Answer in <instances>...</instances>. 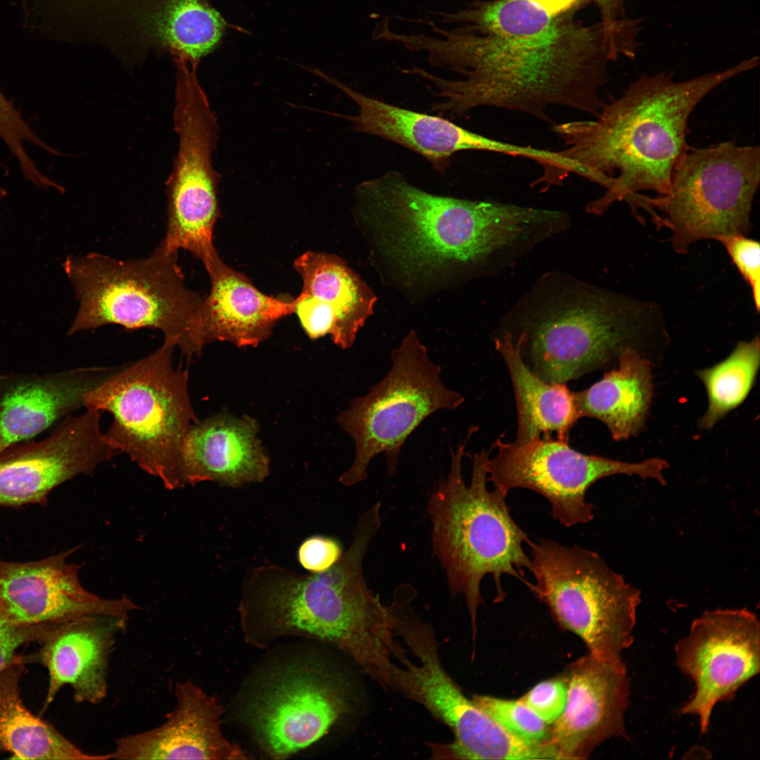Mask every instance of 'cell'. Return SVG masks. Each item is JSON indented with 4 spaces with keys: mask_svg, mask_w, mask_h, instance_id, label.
<instances>
[{
    "mask_svg": "<svg viewBox=\"0 0 760 760\" xmlns=\"http://www.w3.org/2000/svg\"><path fill=\"white\" fill-rule=\"evenodd\" d=\"M521 345V338L514 343L509 332L495 339V348L507 365L514 392V442H528L542 435L543 438H551L553 433L556 439L569 442L570 431L580 418L574 392L565 384L549 383L536 375L524 360Z\"/></svg>",
    "mask_w": 760,
    "mask_h": 760,
    "instance_id": "cell-28",
    "label": "cell"
},
{
    "mask_svg": "<svg viewBox=\"0 0 760 760\" xmlns=\"http://www.w3.org/2000/svg\"><path fill=\"white\" fill-rule=\"evenodd\" d=\"M128 619L91 614L60 623L37 642V651L23 656L25 664L37 663L47 670L44 710L66 685L72 689L77 703L98 704L103 701L108 692L110 656Z\"/></svg>",
    "mask_w": 760,
    "mask_h": 760,
    "instance_id": "cell-21",
    "label": "cell"
},
{
    "mask_svg": "<svg viewBox=\"0 0 760 760\" xmlns=\"http://www.w3.org/2000/svg\"><path fill=\"white\" fill-rule=\"evenodd\" d=\"M527 544L535 578L529 589L583 640L590 654L622 662L623 651L633 642L640 590L595 552L549 539Z\"/></svg>",
    "mask_w": 760,
    "mask_h": 760,
    "instance_id": "cell-10",
    "label": "cell"
},
{
    "mask_svg": "<svg viewBox=\"0 0 760 760\" xmlns=\"http://www.w3.org/2000/svg\"><path fill=\"white\" fill-rule=\"evenodd\" d=\"M175 65L174 125L179 146L167 182V223L162 242L167 249L186 250L204 263L218 253L213 243L220 215L218 175L212 163L218 125L197 68L184 62Z\"/></svg>",
    "mask_w": 760,
    "mask_h": 760,
    "instance_id": "cell-14",
    "label": "cell"
},
{
    "mask_svg": "<svg viewBox=\"0 0 760 760\" xmlns=\"http://www.w3.org/2000/svg\"><path fill=\"white\" fill-rule=\"evenodd\" d=\"M391 357L386 376L337 417L355 445L353 462L339 477L344 486L365 480L369 462L381 452L389 473H394L401 448L413 431L434 412L454 410L464 400L443 385L440 366L429 359L414 332L393 350Z\"/></svg>",
    "mask_w": 760,
    "mask_h": 760,
    "instance_id": "cell-13",
    "label": "cell"
},
{
    "mask_svg": "<svg viewBox=\"0 0 760 760\" xmlns=\"http://www.w3.org/2000/svg\"><path fill=\"white\" fill-rule=\"evenodd\" d=\"M342 554L341 547L337 540L316 536L302 543L298 557L304 569L312 573H319L330 569Z\"/></svg>",
    "mask_w": 760,
    "mask_h": 760,
    "instance_id": "cell-35",
    "label": "cell"
},
{
    "mask_svg": "<svg viewBox=\"0 0 760 760\" xmlns=\"http://www.w3.org/2000/svg\"><path fill=\"white\" fill-rule=\"evenodd\" d=\"M760 366V342L757 335L739 342L731 353L718 363L697 372L705 387L708 405L698 421L700 429H712L747 399Z\"/></svg>",
    "mask_w": 760,
    "mask_h": 760,
    "instance_id": "cell-31",
    "label": "cell"
},
{
    "mask_svg": "<svg viewBox=\"0 0 760 760\" xmlns=\"http://www.w3.org/2000/svg\"><path fill=\"white\" fill-rule=\"evenodd\" d=\"M207 272L210 291L198 312L192 336L194 355L215 341L256 346L270 337L281 318L294 313L287 300L259 291L243 274L221 259Z\"/></svg>",
    "mask_w": 760,
    "mask_h": 760,
    "instance_id": "cell-25",
    "label": "cell"
},
{
    "mask_svg": "<svg viewBox=\"0 0 760 760\" xmlns=\"http://www.w3.org/2000/svg\"><path fill=\"white\" fill-rule=\"evenodd\" d=\"M175 348L164 340L152 353L120 367L84 398L86 409L113 416L104 433L108 444L169 490L182 488L185 441L199 421L189 396V372L173 363Z\"/></svg>",
    "mask_w": 760,
    "mask_h": 760,
    "instance_id": "cell-6",
    "label": "cell"
},
{
    "mask_svg": "<svg viewBox=\"0 0 760 760\" xmlns=\"http://www.w3.org/2000/svg\"><path fill=\"white\" fill-rule=\"evenodd\" d=\"M471 700L480 710L516 739L531 745H550V725L520 699L474 695Z\"/></svg>",
    "mask_w": 760,
    "mask_h": 760,
    "instance_id": "cell-32",
    "label": "cell"
},
{
    "mask_svg": "<svg viewBox=\"0 0 760 760\" xmlns=\"http://www.w3.org/2000/svg\"><path fill=\"white\" fill-rule=\"evenodd\" d=\"M675 653L676 666L695 685L680 713L696 716L704 734L715 705L732 700L759 672V621L745 608L705 612L676 643Z\"/></svg>",
    "mask_w": 760,
    "mask_h": 760,
    "instance_id": "cell-17",
    "label": "cell"
},
{
    "mask_svg": "<svg viewBox=\"0 0 760 760\" xmlns=\"http://www.w3.org/2000/svg\"><path fill=\"white\" fill-rule=\"evenodd\" d=\"M356 208L405 273L429 278L480 264L527 239L549 210L430 194L389 171L360 183Z\"/></svg>",
    "mask_w": 760,
    "mask_h": 760,
    "instance_id": "cell-4",
    "label": "cell"
},
{
    "mask_svg": "<svg viewBox=\"0 0 760 760\" xmlns=\"http://www.w3.org/2000/svg\"><path fill=\"white\" fill-rule=\"evenodd\" d=\"M548 13L555 15L574 8L581 0H532ZM597 6L601 21L606 24H614L622 19L626 15L624 0H591Z\"/></svg>",
    "mask_w": 760,
    "mask_h": 760,
    "instance_id": "cell-38",
    "label": "cell"
},
{
    "mask_svg": "<svg viewBox=\"0 0 760 760\" xmlns=\"http://www.w3.org/2000/svg\"><path fill=\"white\" fill-rule=\"evenodd\" d=\"M630 681L625 664L589 654L570 667L567 699L550 726L549 743L562 759H583L612 737L626 736Z\"/></svg>",
    "mask_w": 760,
    "mask_h": 760,
    "instance_id": "cell-20",
    "label": "cell"
},
{
    "mask_svg": "<svg viewBox=\"0 0 760 760\" xmlns=\"http://www.w3.org/2000/svg\"><path fill=\"white\" fill-rule=\"evenodd\" d=\"M519 699L543 721L552 725L565 709L567 679L557 678L540 682Z\"/></svg>",
    "mask_w": 760,
    "mask_h": 760,
    "instance_id": "cell-34",
    "label": "cell"
},
{
    "mask_svg": "<svg viewBox=\"0 0 760 760\" xmlns=\"http://www.w3.org/2000/svg\"><path fill=\"white\" fill-rule=\"evenodd\" d=\"M416 594H393L394 631L417 658L410 659L398 642L390 669V689L424 707L454 735L450 744L436 745L433 754L462 759H521L528 747L467 698L444 669L433 627L412 607Z\"/></svg>",
    "mask_w": 760,
    "mask_h": 760,
    "instance_id": "cell-12",
    "label": "cell"
},
{
    "mask_svg": "<svg viewBox=\"0 0 760 760\" xmlns=\"http://www.w3.org/2000/svg\"><path fill=\"white\" fill-rule=\"evenodd\" d=\"M99 411L68 416L44 439L0 451V507L44 506L50 493L79 475H91L120 454L107 442Z\"/></svg>",
    "mask_w": 760,
    "mask_h": 760,
    "instance_id": "cell-18",
    "label": "cell"
},
{
    "mask_svg": "<svg viewBox=\"0 0 760 760\" xmlns=\"http://www.w3.org/2000/svg\"><path fill=\"white\" fill-rule=\"evenodd\" d=\"M32 128L13 103L0 89V138L9 148H15L27 140Z\"/></svg>",
    "mask_w": 760,
    "mask_h": 760,
    "instance_id": "cell-37",
    "label": "cell"
},
{
    "mask_svg": "<svg viewBox=\"0 0 760 760\" xmlns=\"http://www.w3.org/2000/svg\"><path fill=\"white\" fill-rule=\"evenodd\" d=\"M759 182L758 146L728 141L688 147L673 170L669 192L640 194L631 208L645 209L657 225L668 228L672 247L683 254L696 241L746 236Z\"/></svg>",
    "mask_w": 760,
    "mask_h": 760,
    "instance_id": "cell-9",
    "label": "cell"
},
{
    "mask_svg": "<svg viewBox=\"0 0 760 760\" xmlns=\"http://www.w3.org/2000/svg\"><path fill=\"white\" fill-rule=\"evenodd\" d=\"M574 8L551 14L532 0H490L454 12H439L443 29L427 25L435 36L417 34L416 51L436 68L462 79L449 80L420 70L443 101L439 115H462L489 106L546 119L549 108H571L595 116L613 61L609 39L599 23L584 25Z\"/></svg>",
    "mask_w": 760,
    "mask_h": 760,
    "instance_id": "cell-1",
    "label": "cell"
},
{
    "mask_svg": "<svg viewBox=\"0 0 760 760\" xmlns=\"http://www.w3.org/2000/svg\"><path fill=\"white\" fill-rule=\"evenodd\" d=\"M174 692L176 705L164 723L118 738L113 759H247L224 736L223 709L215 697L190 680L176 683Z\"/></svg>",
    "mask_w": 760,
    "mask_h": 760,
    "instance_id": "cell-22",
    "label": "cell"
},
{
    "mask_svg": "<svg viewBox=\"0 0 760 760\" xmlns=\"http://www.w3.org/2000/svg\"><path fill=\"white\" fill-rule=\"evenodd\" d=\"M757 65L753 56L683 81L666 72L644 75L603 103L595 118L554 125L566 146L560 153L605 189L588 204L589 212L601 214L616 201L631 205L641 191L666 194L673 170L688 148V122L696 106L715 88Z\"/></svg>",
    "mask_w": 760,
    "mask_h": 760,
    "instance_id": "cell-3",
    "label": "cell"
},
{
    "mask_svg": "<svg viewBox=\"0 0 760 760\" xmlns=\"http://www.w3.org/2000/svg\"><path fill=\"white\" fill-rule=\"evenodd\" d=\"M358 108V114L349 116L353 129L378 136L406 147L425 158L441 171L457 152L478 150L519 157L520 145L507 143L465 129L439 115L403 108L369 97L345 84L328 77Z\"/></svg>",
    "mask_w": 760,
    "mask_h": 760,
    "instance_id": "cell-23",
    "label": "cell"
},
{
    "mask_svg": "<svg viewBox=\"0 0 760 760\" xmlns=\"http://www.w3.org/2000/svg\"><path fill=\"white\" fill-rule=\"evenodd\" d=\"M248 416L218 414L198 421L186 436L182 460V488L215 481L236 488L262 482L270 460Z\"/></svg>",
    "mask_w": 760,
    "mask_h": 760,
    "instance_id": "cell-26",
    "label": "cell"
},
{
    "mask_svg": "<svg viewBox=\"0 0 760 760\" xmlns=\"http://www.w3.org/2000/svg\"><path fill=\"white\" fill-rule=\"evenodd\" d=\"M6 195V191L0 187V201L2 200Z\"/></svg>",
    "mask_w": 760,
    "mask_h": 760,
    "instance_id": "cell-39",
    "label": "cell"
},
{
    "mask_svg": "<svg viewBox=\"0 0 760 760\" xmlns=\"http://www.w3.org/2000/svg\"><path fill=\"white\" fill-rule=\"evenodd\" d=\"M563 441L538 438L508 443L498 438L495 457L487 463L488 481L505 495L526 488L545 497L553 519L566 527L586 524L594 518L593 505L585 500L589 488L604 477L624 474L666 483L667 461L652 457L626 462L581 453Z\"/></svg>",
    "mask_w": 760,
    "mask_h": 760,
    "instance_id": "cell-15",
    "label": "cell"
},
{
    "mask_svg": "<svg viewBox=\"0 0 760 760\" xmlns=\"http://www.w3.org/2000/svg\"><path fill=\"white\" fill-rule=\"evenodd\" d=\"M380 526L374 504L360 515L347 550L322 572L305 574L273 564L250 569L239 604L246 641L260 648L290 636L329 643L389 690L395 616L391 604L368 588L362 570Z\"/></svg>",
    "mask_w": 760,
    "mask_h": 760,
    "instance_id": "cell-2",
    "label": "cell"
},
{
    "mask_svg": "<svg viewBox=\"0 0 760 760\" xmlns=\"http://www.w3.org/2000/svg\"><path fill=\"white\" fill-rule=\"evenodd\" d=\"M177 252L162 242L147 258L121 260L100 253L69 255L64 270L80 302L68 335L106 324L158 329L182 355L203 298L185 285Z\"/></svg>",
    "mask_w": 760,
    "mask_h": 760,
    "instance_id": "cell-7",
    "label": "cell"
},
{
    "mask_svg": "<svg viewBox=\"0 0 760 760\" xmlns=\"http://www.w3.org/2000/svg\"><path fill=\"white\" fill-rule=\"evenodd\" d=\"M585 293L552 307L520 334L530 369L566 384L616 363L628 348L654 362L669 338L659 308L603 290Z\"/></svg>",
    "mask_w": 760,
    "mask_h": 760,
    "instance_id": "cell-8",
    "label": "cell"
},
{
    "mask_svg": "<svg viewBox=\"0 0 760 760\" xmlns=\"http://www.w3.org/2000/svg\"><path fill=\"white\" fill-rule=\"evenodd\" d=\"M120 367H88L37 375H0V451L36 436L84 407L87 393Z\"/></svg>",
    "mask_w": 760,
    "mask_h": 760,
    "instance_id": "cell-24",
    "label": "cell"
},
{
    "mask_svg": "<svg viewBox=\"0 0 760 760\" xmlns=\"http://www.w3.org/2000/svg\"><path fill=\"white\" fill-rule=\"evenodd\" d=\"M44 634L41 631L14 625L0 609V671L16 658L21 646L37 642Z\"/></svg>",
    "mask_w": 760,
    "mask_h": 760,
    "instance_id": "cell-36",
    "label": "cell"
},
{
    "mask_svg": "<svg viewBox=\"0 0 760 760\" xmlns=\"http://www.w3.org/2000/svg\"><path fill=\"white\" fill-rule=\"evenodd\" d=\"M22 655L0 671V754L11 759L106 760L110 754H89L70 742L53 725L27 709L20 697L25 670Z\"/></svg>",
    "mask_w": 760,
    "mask_h": 760,
    "instance_id": "cell-29",
    "label": "cell"
},
{
    "mask_svg": "<svg viewBox=\"0 0 760 760\" xmlns=\"http://www.w3.org/2000/svg\"><path fill=\"white\" fill-rule=\"evenodd\" d=\"M68 39L101 45L122 59L151 51L198 63L226 23L208 0H54Z\"/></svg>",
    "mask_w": 760,
    "mask_h": 760,
    "instance_id": "cell-11",
    "label": "cell"
},
{
    "mask_svg": "<svg viewBox=\"0 0 760 760\" xmlns=\"http://www.w3.org/2000/svg\"><path fill=\"white\" fill-rule=\"evenodd\" d=\"M345 687L320 665L292 664L263 679L243 715L265 754L286 759L319 740L346 713Z\"/></svg>",
    "mask_w": 760,
    "mask_h": 760,
    "instance_id": "cell-16",
    "label": "cell"
},
{
    "mask_svg": "<svg viewBox=\"0 0 760 760\" xmlns=\"http://www.w3.org/2000/svg\"><path fill=\"white\" fill-rule=\"evenodd\" d=\"M293 266L303 281L301 293L334 313L336 324L331 336L334 343L342 348L350 347L372 313L376 298L371 289L334 254L308 251L294 261Z\"/></svg>",
    "mask_w": 760,
    "mask_h": 760,
    "instance_id": "cell-30",
    "label": "cell"
},
{
    "mask_svg": "<svg viewBox=\"0 0 760 760\" xmlns=\"http://www.w3.org/2000/svg\"><path fill=\"white\" fill-rule=\"evenodd\" d=\"M79 546L40 560L0 559V609L14 625L46 633L60 623L91 614L129 618L140 607L126 596L106 599L81 583V565L68 559Z\"/></svg>",
    "mask_w": 760,
    "mask_h": 760,
    "instance_id": "cell-19",
    "label": "cell"
},
{
    "mask_svg": "<svg viewBox=\"0 0 760 760\" xmlns=\"http://www.w3.org/2000/svg\"><path fill=\"white\" fill-rule=\"evenodd\" d=\"M733 264L749 283L757 311L760 308V246L745 235H735L720 241Z\"/></svg>",
    "mask_w": 760,
    "mask_h": 760,
    "instance_id": "cell-33",
    "label": "cell"
},
{
    "mask_svg": "<svg viewBox=\"0 0 760 760\" xmlns=\"http://www.w3.org/2000/svg\"><path fill=\"white\" fill-rule=\"evenodd\" d=\"M653 365L638 350L626 349L600 380L574 393L579 417L602 422L616 441L637 436L645 427L653 399Z\"/></svg>",
    "mask_w": 760,
    "mask_h": 760,
    "instance_id": "cell-27",
    "label": "cell"
},
{
    "mask_svg": "<svg viewBox=\"0 0 760 760\" xmlns=\"http://www.w3.org/2000/svg\"><path fill=\"white\" fill-rule=\"evenodd\" d=\"M467 440L452 452L449 474L433 492L428 502L432 524L435 555L443 566L452 596L462 595L470 614L473 631L479 605L483 602L480 585L483 577L492 575L496 600L505 593L502 576H514L528 587L524 569L530 557L524 550L528 535L510 514L505 494L487 488V463L490 451L470 455L471 482H464L462 458Z\"/></svg>",
    "mask_w": 760,
    "mask_h": 760,
    "instance_id": "cell-5",
    "label": "cell"
}]
</instances>
